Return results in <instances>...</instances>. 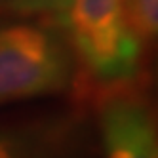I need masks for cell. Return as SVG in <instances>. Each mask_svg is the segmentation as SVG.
I'll list each match as a JSON object with an SVG mask.
<instances>
[{"instance_id":"obj_1","label":"cell","mask_w":158,"mask_h":158,"mask_svg":"<svg viewBox=\"0 0 158 158\" xmlns=\"http://www.w3.org/2000/svg\"><path fill=\"white\" fill-rule=\"evenodd\" d=\"M59 23L89 80L110 89L137 76L143 44L130 29L124 0H71Z\"/></svg>"},{"instance_id":"obj_2","label":"cell","mask_w":158,"mask_h":158,"mask_svg":"<svg viewBox=\"0 0 158 158\" xmlns=\"http://www.w3.org/2000/svg\"><path fill=\"white\" fill-rule=\"evenodd\" d=\"M65 36L38 23L0 25V105L61 94L73 80Z\"/></svg>"},{"instance_id":"obj_3","label":"cell","mask_w":158,"mask_h":158,"mask_svg":"<svg viewBox=\"0 0 158 158\" xmlns=\"http://www.w3.org/2000/svg\"><path fill=\"white\" fill-rule=\"evenodd\" d=\"M122 88V86H120ZM110 92L99 103V128L107 158H158L156 126L149 105L135 94Z\"/></svg>"},{"instance_id":"obj_4","label":"cell","mask_w":158,"mask_h":158,"mask_svg":"<svg viewBox=\"0 0 158 158\" xmlns=\"http://www.w3.org/2000/svg\"><path fill=\"white\" fill-rule=\"evenodd\" d=\"M124 10L133 35L141 44L151 42L158 29V0H124Z\"/></svg>"},{"instance_id":"obj_5","label":"cell","mask_w":158,"mask_h":158,"mask_svg":"<svg viewBox=\"0 0 158 158\" xmlns=\"http://www.w3.org/2000/svg\"><path fill=\"white\" fill-rule=\"evenodd\" d=\"M71 0H0V12L15 15H52L61 19Z\"/></svg>"},{"instance_id":"obj_6","label":"cell","mask_w":158,"mask_h":158,"mask_svg":"<svg viewBox=\"0 0 158 158\" xmlns=\"http://www.w3.org/2000/svg\"><path fill=\"white\" fill-rule=\"evenodd\" d=\"M0 158H32L29 141L12 130L0 128Z\"/></svg>"}]
</instances>
